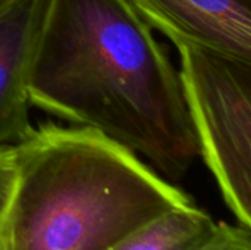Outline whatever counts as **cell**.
<instances>
[{"label": "cell", "instance_id": "2", "mask_svg": "<svg viewBox=\"0 0 251 250\" xmlns=\"http://www.w3.org/2000/svg\"><path fill=\"white\" fill-rule=\"evenodd\" d=\"M6 250H110L193 199L101 133L53 122L13 146Z\"/></svg>", "mask_w": 251, "mask_h": 250}, {"label": "cell", "instance_id": "3", "mask_svg": "<svg viewBox=\"0 0 251 250\" xmlns=\"http://www.w3.org/2000/svg\"><path fill=\"white\" fill-rule=\"evenodd\" d=\"M176 49L199 155L240 225L251 228V62Z\"/></svg>", "mask_w": 251, "mask_h": 250}, {"label": "cell", "instance_id": "8", "mask_svg": "<svg viewBox=\"0 0 251 250\" xmlns=\"http://www.w3.org/2000/svg\"><path fill=\"white\" fill-rule=\"evenodd\" d=\"M251 228L221 222L219 233L206 250H251Z\"/></svg>", "mask_w": 251, "mask_h": 250}, {"label": "cell", "instance_id": "6", "mask_svg": "<svg viewBox=\"0 0 251 250\" xmlns=\"http://www.w3.org/2000/svg\"><path fill=\"white\" fill-rule=\"evenodd\" d=\"M219 228L221 222L191 203L141 225L110 250H206Z\"/></svg>", "mask_w": 251, "mask_h": 250}, {"label": "cell", "instance_id": "10", "mask_svg": "<svg viewBox=\"0 0 251 250\" xmlns=\"http://www.w3.org/2000/svg\"><path fill=\"white\" fill-rule=\"evenodd\" d=\"M1 1H3V0H0V3H1Z\"/></svg>", "mask_w": 251, "mask_h": 250}, {"label": "cell", "instance_id": "1", "mask_svg": "<svg viewBox=\"0 0 251 250\" xmlns=\"http://www.w3.org/2000/svg\"><path fill=\"white\" fill-rule=\"evenodd\" d=\"M31 106L101 133L171 181L199 155L179 72L128 0H49Z\"/></svg>", "mask_w": 251, "mask_h": 250}, {"label": "cell", "instance_id": "9", "mask_svg": "<svg viewBox=\"0 0 251 250\" xmlns=\"http://www.w3.org/2000/svg\"><path fill=\"white\" fill-rule=\"evenodd\" d=\"M3 230V228H1ZM0 230V250H6V246H4V239H3V231Z\"/></svg>", "mask_w": 251, "mask_h": 250}, {"label": "cell", "instance_id": "7", "mask_svg": "<svg viewBox=\"0 0 251 250\" xmlns=\"http://www.w3.org/2000/svg\"><path fill=\"white\" fill-rule=\"evenodd\" d=\"M16 181V159L13 146H0V230L10 205Z\"/></svg>", "mask_w": 251, "mask_h": 250}, {"label": "cell", "instance_id": "4", "mask_svg": "<svg viewBox=\"0 0 251 250\" xmlns=\"http://www.w3.org/2000/svg\"><path fill=\"white\" fill-rule=\"evenodd\" d=\"M176 47L251 62V0H128Z\"/></svg>", "mask_w": 251, "mask_h": 250}, {"label": "cell", "instance_id": "5", "mask_svg": "<svg viewBox=\"0 0 251 250\" xmlns=\"http://www.w3.org/2000/svg\"><path fill=\"white\" fill-rule=\"evenodd\" d=\"M49 0L0 3V146H15L34 128L28 84Z\"/></svg>", "mask_w": 251, "mask_h": 250}]
</instances>
